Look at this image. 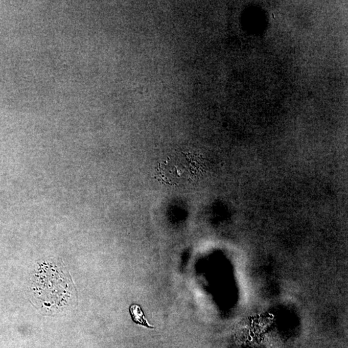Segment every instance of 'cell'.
<instances>
[{
  "label": "cell",
  "instance_id": "1",
  "mask_svg": "<svg viewBox=\"0 0 348 348\" xmlns=\"http://www.w3.org/2000/svg\"><path fill=\"white\" fill-rule=\"evenodd\" d=\"M129 313L132 317V321L138 325H141L142 326L148 327V328L154 329V327L150 325L148 323L143 311L141 307L137 304H132L130 306Z\"/></svg>",
  "mask_w": 348,
  "mask_h": 348
}]
</instances>
